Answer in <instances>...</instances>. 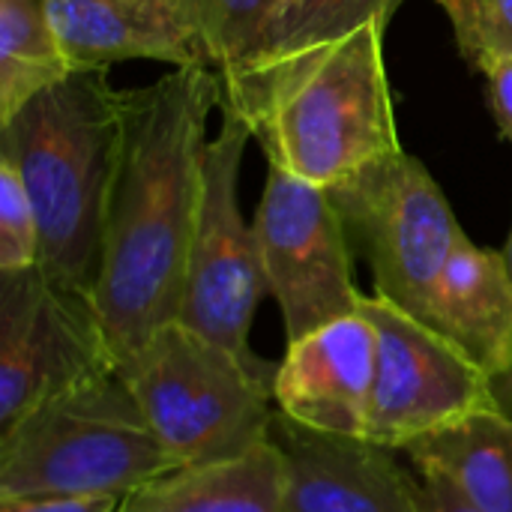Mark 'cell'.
Returning a JSON list of instances; mask_svg holds the SVG:
<instances>
[{"mask_svg": "<svg viewBox=\"0 0 512 512\" xmlns=\"http://www.w3.org/2000/svg\"><path fill=\"white\" fill-rule=\"evenodd\" d=\"M225 87L213 66H171L123 90V135L105 246L90 291L114 366L180 318L204 198L207 120Z\"/></svg>", "mask_w": 512, "mask_h": 512, "instance_id": "cell-1", "label": "cell"}, {"mask_svg": "<svg viewBox=\"0 0 512 512\" xmlns=\"http://www.w3.org/2000/svg\"><path fill=\"white\" fill-rule=\"evenodd\" d=\"M387 24L372 18L345 36L225 75L222 108L252 129L270 165L330 189L402 150L384 60Z\"/></svg>", "mask_w": 512, "mask_h": 512, "instance_id": "cell-2", "label": "cell"}, {"mask_svg": "<svg viewBox=\"0 0 512 512\" xmlns=\"http://www.w3.org/2000/svg\"><path fill=\"white\" fill-rule=\"evenodd\" d=\"M120 135L123 90L108 66L72 69L0 123V159L18 171L36 210V267L63 288L90 294L96 285Z\"/></svg>", "mask_w": 512, "mask_h": 512, "instance_id": "cell-3", "label": "cell"}, {"mask_svg": "<svg viewBox=\"0 0 512 512\" xmlns=\"http://www.w3.org/2000/svg\"><path fill=\"white\" fill-rule=\"evenodd\" d=\"M117 369L93 375L0 432V498H126L171 471Z\"/></svg>", "mask_w": 512, "mask_h": 512, "instance_id": "cell-4", "label": "cell"}, {"mask_svg": "<svg viewBox=\"0 0 512 512\" xmlns=\"http://www.w3.org/2000/svg\"><path fill=\"white\" fill-rule=\"evenodd\" d=\"M117 372L174 465L225 462L270 441L276 366L243 360L180 321Z\"/></svg>", "mask_w": 512, "mask_h": 512, "instance_id": "cell-5", "label": "cell"}, {"mask_svg": "<svg viewBox=\"0 0 512 512\" xmlns=\"http://www.w3.org/2000/svg\"><path fill=\"white\" fill-rule=\"evenodd\" d=\"M327 192L351 246L372 270L375 294L426 321L432 294L465 237L429 168L417 156L396 150Z\"/></svg>", "mask_w": 512, "mask_h": 512, "instance_id": "cell-6", "label": "cell"}, {"mask_svg": "<svg viewBox=\"0 0 512 512\" xmlns=\"http://www.w3.org/2000/svg\"><path fill=\"white\" fill-rule=\"evenodd\" d=\"M249 141L252 129L234 111L222 108V126L207 141L204 198L177 321L207 342L255 363L249 330L267 282L255 228L240 210V168Z\"/></svg>", "mask_w": 512, "mask_h": 512, "instance_id": "cell-7", "label": "cell"}, {"mask_svg": "<svg viewBox=\"0 0 512 512\" xmlns=\"http://www.w3.org/2000/svg\"><path fill=\"white\" fill-rule=\"evenodd\" d=\"M252 228L288 342L360 309L351 240L324 186L270 165Z\"/></svg>", "mask_w": 512, "mask_h": 512, "instance_id": "cell-8", "label": "cell"}, {"mask_svg": "<svg viewBox=\"0 0 512 512\" xmlns=\"http://www.w3.org/2000/svg\"><path fill=\"white\" fill-rule=\"evenodd\" d=\"M378 333L366 438L408 450L495 408V381L429 324L375 297L360 300Z\"/></svg>", "mask_w": 512, "mask_h": 512, "instance_id": "cell-9", "label": "cell"}, {"mask_svg": "<svg viewBox=\"0 0 512 512\" xmlns=\"http://www.w3.org/2000/svg\"><path fill=\"white\" fill-rule=\"evenodd\" d=\"M111 369L90 294L51 282L39 267L0 273V432Z\"/></svg>", "mask_w": 512, "mask_h": 512, "instance_id": "cell-10", "label": "cell"}, {"mask_svg": "<svg viewBox=\"0 0 512 512\" xmlns=\"http://www.w3.org/2000/svg\"><path fill=\"white\" fill-rule=\"evenodd\" d=\"M273 444L288 477V512H426L420 474L369 438L324 435L276 414Z\"/></svg>", "mask_w": 512, "mask_h": 512, "instance_id": "cell-11", "label": "cell"}, {"mask_svg": "<svg viewBox=\"0 0 512 512\" xmlns=\"http://www.w3.org/2000/svg\"><path fill=\"white\" fill-rule=\"evenodd\" d=\"M378 333L363 309L294 342L273 378L279 414L324 435L366 438Z\"/></svg>", "mask_w": 512, "mask_h": 512, "instance_id": "cell-12", "label": "cell"}, {"mask_svg": "<svg viewBox=\"0 0 512 512\" xmlns=\"http://www.w3.org/2000/svg\"><path fill=\"white\" fill-rule=\"evenodd\" d=\"M471 357L492 381L512 366V273L504 252L459 240L426 312V321Z\"/></svg>", "mask_w": 512, "mask_h": 512, "instance_id": "cell-13", "label": "cell"}, {"mask_svg": "<svg viewBox=\"0 0 512 512\" xmlns=\"http://www.w3.org/2000/svg\"><path fill=\"white\" fill-rule=\"evenodd\" d=\"M42 6L72 69L111 66L117 60L204 63L162 0H42Z\"/></svg>", "mask_w": 512, "mask_h": 512, "instance_id": "cell-14", "label": "cell"}, {"mask_svg": "<svg viewBox=\"0 0 512 512\" xmlns=\"http://www.w3.org/2000/svg\"><path fill=\"white\" fill-rule=\"evenodd\" d=\"M117 512H288V477L279 447L207 465H174L129 492Z\"/></svg>", "mask_w": 512, "mask_h": 512, "instance_id": "cell-15", "label": "cell"}, {"mask_svg": "<svg viewBox=\"0 0 512 512\" xmlns=\"http://www.w3.org/2000/svg\"><path fill=\"white\" fill-rule=\"evenodd\" d=\"M438 465L477 512H512V417L498 405L405 450Z\"/></svg>", "mask_w": 512, "mask_h": 512, "instance_id": "cell-16", "label": "cell"}, {"mask_svg": "<svg viewBox=\"0 0 512 512\" xmlns=\"http://www.w3.org/2000/svg\"><path fill=\"white\" fill-rule=\"evenodd\" d=\"M69 72L42 0H0V123Z\"/></svg>", "mask_w": 512, "mask_h": 512, "instance_id": "cell-17", "label": "cell"}, {"mask_svg": "<svg viewBox=\"0 0 512 512\" xmlns=\"http://www.w3.org/2000/svg\"><path fill=\"white\" fill-rule=\"evenodd\" d=\"M162 3L186 30V36L195 42L204 63L213 66L222 78L243 69L264 51L285 9V0H162Z\"/></svg>", "mask_w": 512, "mask_h": 512, "instance_id": "cell-18", "label": "cell"}, {"mask_svg": "<svg viewBox=\"0 0 512 512\" xmlns=\"http://www.w3.org/2000/svg\"><path fill=\"white\" fill-rule=\"evenodd\" d=\"M402 3L405 0H291L285 3L264 51L255 60L282 57V54L345 36L372 18L390 21Z\"/></svg>", "mask_w": 512, "mask_h": 512, "instance_id": "cell-19", "label": "cell"}, {"mask_svg": "<svg viewBox=\"0 0 512 512\" xmlns=\"http://www.w3.org/2000/svg\"><path fill=\"white\" fill-rule=\"evenodd\" d=\"M474 69H486L498 57H512V0H450L441 6Z\"/></svg>", "mask_w": 512, "mask_h": 512, "instance_id": "cell-20", "label": "cell"}, {"mask_svg": "<svg viewBox=\"0 0 512 512\" xmlns=\"http://www.w3.org/2000/svg\"><path fill=\"white\" fill-rule=\"evenodd\" d=\"M39 264V225L18 171L0 159V273Z\"/></svg>", "mask_w": 512, "mask_h": 512, "instance_id": "cell-21", "label": "cell"}, {"mask_svg": "<svg viewBox=\"0 0 512 512\" xmlns=\"http://www.w3.org/2000/svg\"><path fill=\"white\" fill-rule=\"evenodd\" d=\"M408 459V456H405ZM411 465L420 474V495H423V510L426 512H477L465 495L459 492V486L432 462L423 459H411Z\"/></svg>", "mask_w": 512, "mask_h": 512, "instance_id": "cell-22", "label": "cell"}, {"mask_svg": "<svg viewBox=\"0 0 512 512\" xmlns=\"http://www.w3.org/2000/svg\"><path fill=\"white\" fill-rule=\"evenodd\" d=\"M486 84H489V108L495 114V123L501 135L512 144V57H498L486 69Z\"/></svg>", "mask_w": 512, "mask_h": 512, "instance_id": "cell-23", "label": "cell"}, {"mask_svg": "<svg viewBox=\"0 0 512 512\" xmlns=\"http://www.w3.org/2000/svg\"><path fill=\"white\" fill-rule=\"evenodd\" d=\"M120 498H0V512H117Z\"/></svg>", "mask_w": 512, "mask_h": 512, "instance_id": "cell-24", "label": "cell"}, {"mask_svg": "<svg viewBox=\"0 0 512 512\" xmlns=\"http://www.w3.org/2000/svg\"><path fill=\"white\" fill-rule=\"evenodd\" d=\"M504 255H507V264H510V273H512V231H510V240H507ZM495 399H498V408L512 417V366H510V372H507L501 381H495Z\"/></svg>", "mask_w": 512, "mask_h": 512, "instance_id": "cell-25", "label": "cell"}, {"mask_svg": "<svg viewBox=\"0 0 512 512\" xmlns=\"http://www.w3.org/2000/svg\"><path fill=\"white\" fill-rule=\"evenodd\" d=\"M435 3H438V6H447V3H450V0H435Z\"/></svg>", "mask_w": 512, "mask_h": 512, "instance_id": "cell-26", "label": "cell"}, {"mask_svg": "<svg viewBox=\"0 0 512 512\" xmlns=\"http://www.w3.org/2000/svg\"><path fill=\"white\" fill-rule=\"evenodd\" d=\"M285 3H291V0H285Z\"/></svg>", "mask_w": 512, "mask_h": 512, "instance_id": "cell-27", "label": "cell"}]
</instances>
